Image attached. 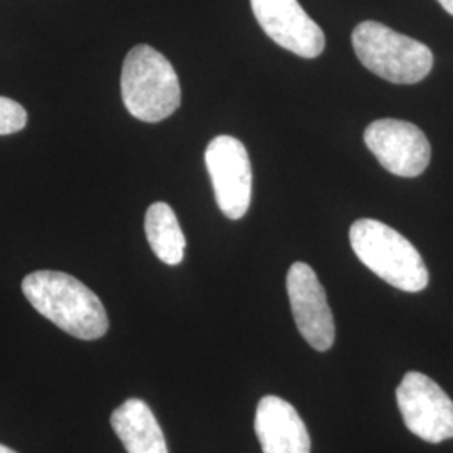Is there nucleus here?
<instances>
[{"instance_id":"1","label":"nucleus","mask_w":453,"mask_h":453,"mask_svg":"<svg viewBox=\"0 0 453 453\" xmlns=\"http://www.w3.org/2000/svg\"><path fill=\"white\" fill-rule=\"evenodd\" d=\"M22 292L39 314L78 340H99L110 327L101 299L73 275L37 271L24 277Z\"/></svg>"},{"instance_id":"2","label":"nucleus","mask_w":453,"mask_h":453,"mask_svg":"<svg viewBox=\"0 0 453 453\" xmlns=\"http://www.w3.org/2000/svg\"><path fill=\"white\" fill-rule=\"evenodd\" d=\"M349 242L372 273L389 286L405 292H420L428 286V269L415 245L395 228L359 219L349 228Z\"/></svg>"},{"instance_id":"3","label":"nucleus","mask_w":453,"mask_h":453,"mask_svg":"<svg viewBox=\"0 0 453 453\" xmlns=\"http://www.w3.org/2000/svg\"><path fill=\"white\" fill-rule=\"evenodd\" d=\"M121 96L131 116L145 123H158L180 108L179 76L162 52L138 44L123 63Z\"/></svg>"},{"instance_id":"4","label":"nucleus","mask_w":453,"mask_h":453,"mask_svg":"<svg viewBox=\"0 0 453 453\" xmlns=\"http://www.w3.org/2000/svg\"><path fill=\"white\" fill-rule=\"evenodd\" d=\"M351 39L359 63L387 81L417 84L434 67L430 48L385 24L365 20L355 27Z\"/></svg>"},{"instance_id":"5","label":"nucleus","mask_w":453,"mask_h":453,"mask_svg":"<svg viewBox=\"0 0 453 453\" xmlns=\"http://www.w3.org/2000/svg\"><path fill=\"white\" fill-rule=\"evenodd\" d=\"M396 402L413 435L428 443L453 438V402L426 374L406 372L396 388Z\"/></svg>"},{"instance_id":"6","label":"nucleus","mask_w":453,"mask_h":453,"mask_svg":"<svg viewBox=\"0 0 453 453\" xmlns=\"http://www.w3.org/2000/svg\"><path fill=\"white\" fill-rule=\"evenodd\" d=\"M205 165L211 175L215 200L230 220H239L252 202V165L242 142L220 134L205 151Z\"/></svg>"},{"instance_id":"7","label":"nucleus","mask_w":453,"mask_h":453,"mask_svg":"<svg viewBox=\"0 0 453 453\" xmlns=\"http://www.w3.org/2000/svg\"><path fill=\"white\" fill-rule=\"evenodd\" d=\"M365 143L381 166L396 177H418L432 158V146L425 133L402 119L372 121L365 131Z\"/></svg>"},{"instance_id":"8","label":"nucleus","mask_w":453,"mask_h":453,"mask_svg":"<svg viewBox=\"0 0 453 453\" xmlns=\"http://www.w3.org/2000/svg\"><path fill=\"white\" fill-rule=\"evenodd\" d=\"M288 296L294 323L311 348L327 351L334 344L336 326L331 308L314 269L304 262H294L288 273Z\"/></svg>"},{"instance_id":"9","label":"nucleus","mask_w":453,"mask_h":453,"mask_svg":"<svg viewBox=\"0 0 453 453\" xmlns=\"http://www.w3.org/2000/svg\"><path fill=\"white\" fill-rule=\"evenodd\" d=\"M250 7L262 31L277 46L304 59H314L323 52L326 46L323 29L297 0H250Z\"/></svg>"},{"instance_id":"10","label":"nucleus","mask_w":453,"mask_h":453,"mask_svg":"<svg viewBox=\"0 0 453 453\" xmlns=\"http://www.w3.org/2000/svg\"><path fill=\"white\" fill-rule=\"evenodd\" d=\"M256 434L264 453H311V437L297 410L269 395L256 410Z\"/></svg>"},{"instance_id":"11","label":"nucleus","mask_w":453,"mask_h":453,"mask_svg":"<svg viewBox=\"0 0 453 453\" xmlns=\"http://www.w3.org/2000/svg\"><path fill=\"white\" fill-rule=\"evenodd\" d=\"M111 426L128 453H168L160 423L143 400L130 398L116 408Z\"/></svg>"},{"instance_id":"12","label":"nucleus","mask_w":453,"mask_h":453,"mask_svg":"<svg viewBox=\"0 0 453 453\" xmlns=\"http://www.w3.org/2000/svg\"><path fill=\"white\" fill-rule=\"evenodd\" d=\"M145 232L155 256L166 265H179L185 256L187 241L179 219L168 203L157 202L148 207Z\"/></svg>"},{"instance_id":"13","label":"nucleus","mask_w":453,"mask_h":453,"mask_svg":"<svg viewBox=\"0 0 453 453\" xmlns=\"http://www.w3.org/2000/svg\"><path fill=\"white\" fill-rule=\"evenodd\" d=\"M27 125V111L11 97L0 96V136L24 130Z\"/></svg>"},{"instance_id":"14","label":"nucleus","mask_w":453,"mask_h":453,"mask_svg":"<svg viewBox=\"0 0 453 453\" xmlns=\"http://www.w3.org/2000/svg\"><path fill=\"white\" fill-rule=\"evenodd\" d=\"M437 2L450 16H453V0H437Z\"/></svg>"},{"instance_id":"15","label":"nucleus","mask_w":453,"mask_h":453,"mask_svg":"<svg viewBox=\"0 0 453 453\" xmlns=\"http://www.w3.org/2000/svg\"><path fill=\"white\" fill-rule=\"evenodd\" d=\"M0 453H17L12 450V449H9V447H5V445H2L0 443Z\"/></svg>"}]
</instances>
